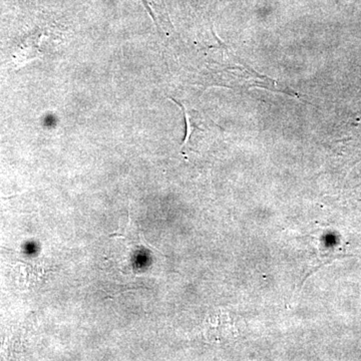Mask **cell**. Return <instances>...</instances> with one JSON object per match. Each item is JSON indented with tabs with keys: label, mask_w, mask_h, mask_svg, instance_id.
<instances>
[{
	"label": "cell",
	"mask_w": 361,
	"mask_h": 361,
	"mask_svg": "<svg viewBox=\"0 0 361 361\" xmlns=\"http://www.w3.org/2000/svg\"><path fill=\"white\" fill-rule=\"evenodd\" d=\"M111 237H118V238L125 240L128 245L135 252L145 251L146 249L153 250V248H151L149 244L146 243L145 239L142 238L141 233L137 230V225H135L130 217H129V222L126 226L125 231L123 233H115V234L111 235Z\"/></svg>",
	"instance_id": "6da1fadb"
},
{
	"label": "cell",
	"mask_w": 361,
	"mask_h": 361,
	"mask_svg": "<svg viewBox=\"0 0 361 361\" xmlns=\"http://www.w3.org/2000/svg\"><path fill=\"white\" fill-rule=\"evenodd\" d=\"M142 1L157 23H161L166 25L170 23L165 0H142Z\"/></svg>",
	"instance_id": "7a4b0ae2"
}]
</instances>
